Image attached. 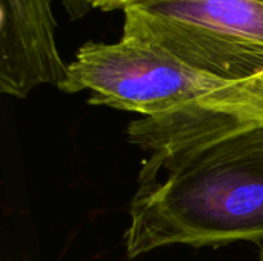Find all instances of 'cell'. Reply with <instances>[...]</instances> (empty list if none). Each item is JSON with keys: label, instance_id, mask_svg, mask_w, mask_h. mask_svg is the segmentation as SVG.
<instances>
[{"label": "cell", "instance_id": "obj_1", "mask_svg": "<svg viewBox=\"0 0 263 261\" xmlns=\"http://www.w3.org/2000/svg\"><path fill=\"white\" fill-rule=\"evenodd\" d=\"M128 138L149 151L129 205V258L171 245H263V122L142 117Z\"/></svg>", "mask_w": 263, "mask_h": 261}, {"label": "cell", "instance_id": "obj_2", "mask_svg": "<svg viewBox=\"0 0 263 261\" xmlns=\"http://www.w3.org/2000/svg\"><path fill=\"white\" fill-rule=\"evenodd\" d=\"M60 91H89V105L162 120L216 112L243 122H263V103L247 88L202 72L165 49L120 37L114 43L86 42L68 63Z\"/></svg>", "mask_w": 263, "mask_h": 261}, {"label": "cell", "instance_id": "obj_3", "mask_svg": "<svg viewBox=\"0 0 263 261\" xmlns=\"http://www.w3.org/2000/svg\"><path fill=\"white\" fill-rule=\"evenodd\" d=\"M122 37L240 85L263 103V0H145L123 9Z\"/></svg>", "mask_w": 263, "mask_h": 261}, {"label": "cell", "instance_id": "obj_4", "mask_svg": "<svg viewBox=\"0 0 263 261\" xmlns=\"http://www.w3.org/2000/svg\"><path fill=\"white\" fill-rule=\"evenodd\" d=\"M52 0H0V91L26 98L42 85L66 77L55 40Z\"/></svg>", "mask_w": 263, "mask_h": 261}, {"label": "cell", "instance_id": "obj_5", "mask_svg": "<svg viewBox=\"0 0 263 261\" xmlns=\"http://www.w3.org/2000/svg\"><path fill=\"white\" fill-rule=\"evenodd\" d=\"M139 2H145V0H86V6L91 11L99 9V11H116V9H125L126 6L133 5V3H139Z\"/></svg>", "mask_w": 263, "mask_h": 261}, {"label": "cell", "instance_id": "obj_6", "mask_svg": "<svg viewBox=\"0 0 263 261\" xmlns=\"http://www.w3.org/2000/svg\"><path fill=\"white\" fill-rule=\"evenodd\" d=\"M62 3L65 12L71 20H80L86 14H89V9L86 6V0H57Z\"/></svg>", "mask_w": 263, "mask_h": 261}, {"label": "cell", "instance_id": "obj_7", "mask_svg": "<svg viewBox=\"0 0 263 261\" xmlns=\"http://www.w3.org/2000/svg\"><path fill=\"white\" fill-rule=\"evenodd\" d=\"M259 260L263 261V245H260V251H259Z\"/></svg>", "mask_w": 263, "mask_h": 261}]
</instances>
